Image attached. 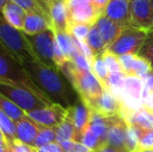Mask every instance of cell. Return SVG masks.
Masks as SVG:
<instances>
[{"mask_svg":"<svg viewBox=\"0 0 153 152\" xmlns=\"http://www.w3.org/2000/svg\"><path fill=\"white\" fill-rule=\"evenodd\" d=\"M93 152H124V151L116 149L114 147L108 146V145H103V146L99 147L98 149H96V150H94Z\"/></svg>","mask_w":153,"mask_h":152,"instance_id":"42","label":"cell"},{"mask_svg":"<svg viewBox=\"0 0 153 152\" xmlns=\"http://www.w3.org/2000/svg\"><path fill=\"white\" fill-rule=\"evenodd\" d=\"M22 65L34 85L51 102L69 108L80 100L61 69L47 67L39 61L23 62Z\"/></svg>","mask_w":153,"mask_h":152,"instance_id":"1","label":"cell"},{"mask_svg":"<svg viewBox=\"0 0 153 152\" xmlns=\"http://www.w3.org/2000/svg\"><path fill=\"white\" fill-rule=\"evenodd\" d=\"M135 54H124L119 56V62L122 71L126 75H132V63Z\"/></svg>","mask_w":153,"mask_h":152,"instance_id":"36","label":"cell"},{"mask_svg":"<svg viewBox=\"0 0 153 152\" xmlns=\"http://www.w3.org/2000/svg\"><path fill=\"white\" fill-rule=\"evenodd\" d=\"M137 128L140 133L139 146L145 149H153V129H145L141 127Z\"/></svg>","mask_w":153,"mask_h":152,"instance_id":"33","label":"cell"},{"mask_svg":"<svg viewBox=\"0 0 153 152\" xmlns=\"http://www.w3.org/2000/svg\"><path fill=\"white\" fill-rule=\"evenodd\" d=\"M151 1V6H152V8H153V0H150Z\"/></svg>","mask_w":153,"mask_h":152,"instance_id":"51","label":"cell"},{"mask_svg":"<svg viewBox=\"0 0 153 152\" xmlns=\"http://www.w3.org/2000/svg\"><path fill=\"white\" fill-rule=\"evenodd\" d=\"M120 116L126 121L127 124L145 129H153V112L144 106L139 110H131L123 105Z\"/></svg>","mask_w":153,"mask_h":152,"instance_id":"14","label":"cell"},{"mask_svg":"<svg viewBox=\"0 0 153 152\" xmlns=\"http://www.w3.org/2000/svg\"><path fill=\"white\" fill-rule=\"evenodd\" d=\"M26 116L32 121L46 127H56L65 120L67 116V108L59 104L52 103L44 108H36L26 113Z\"/></svg>","mask_w":153,"mask_h":152,"instance_id":"8","label":"cell"},{"mask_svg":"<svg viewBox=\"0 0 153 152\" xmlns=\"http://www.w3.org/2000/svg\"><path fill=\"white\" fill-rule=\"evenodd\" d=\"M34 150L36 152H65L62 150L61 144L57 142L50 143V144H47L40 148H34Z\"/></svg>","mask_w":153,"mask_h":152,"instance_id":"39","label":"cell"},{"mask_svg":"<svg viewBox=\"0 0 153 152\" xmlns=\"http://www.w3.org/2000/svg\"><path fill=\"white\" fill-rule=\"evenodd\" d=\"M133 152H153V149H145V148H142V147H137Z\"/></svg>","mask_w":153,"mask_h":152,"instance_id":"46","label":"cell"},{"mask_svg":"<svg viewBox=\"0 0 153 152\" xmlns=\"http://www.w3.org/2000/svg\"><path fill=\"white\" fill-rule=\"evenodd\" d=\"M24 35L27 42L30 45L32 52L34 53L36 59L47 67L59 69L54 59V29L49 28L36 35H27L24 33Z\"/></svg>","mask_w":153,"mask_h":152,"instance_id":"6","label":"cell"},{"mask_svg":"<svg viewBox=\"0 0 153 152\" xmlns=\"http://www.w3.org/2000/svg\"><path fill=\"white\" fill-rule=\"evenodd\" d=\"M66 1H67V0H66Z\"/></svg>","mask_w":153,"mask_h":152,"instance_id":"55","label":"cell"},{"mask_svg":"<svg viewBox=\"0 0 153 152\" xmlns=\"http://www.w3.org/2000/svg\"><path fill=\"white\" fill-rule=\"evenodd\" d=\"M56 142V130L55 127H46L41 125L39 133L36 138L33 148H40L50 143Z\"/></svg>","mask_w":153,"mask_h":152,"instance_id":"27","label":"cell"},{"mask_svg":"<svg viewBox=\"0 0 153 152\" xmlns=\"http://www.w3.org/2000/svg\"><path fill=\"white\" fill-rule=\"evenodd\" d=\"M153 71L151 68V64L144 57L135 54L132 63V75L137 76L140 78H146L149 73Z\"/></svg>","mask_w":153,"mask_h":152,"instance_id":"28","label":"cell"},{"mask_svg":"<svg viewBox=\"0 0 153 152\" xmlns=\"http://www.w3.org/2000/svg\"><path fill=\"white\" fill-rule=\"evenodd\" d=\"M8 147L7 142H3V141H0V152H5L6 149Z\"/></svg>","mask_w":153,"mask_h":152,"instance_id":"45","label":"cell"},{"mask_svg":"<svg viewBox=\"0 0 153 152\" xmlns=\"http://www.w3.org/2000/svg\"><path fill=\"white\" fill-rule=\"evenodd\" d=\"M49 28H53V25L48 14L44 12H27L22 29L23 33L36 35Z\"/></svg>","mask_w":153,"mask_h":152,"instance_id":"15","label":"cell"},{"mask_svg":"<svg viewBox=\"0 0 153 152\" xmlns=\"http://www.w3.org/2000/svg\"><path fill=\"white\" fill-rule=\"evenodd\" d=\"M91 1L92 0H67V6H68V10H71L73 8L78 7V6L90 3Z\"/></svg>","mask_w":153,"mask_h":152,"instance_id":"40","label":"cell"},{"mask_svg":"<svg viewBox=\"0 0 153 152\" xmlns=\"http://www.w3.org/2000/svg\"><path fill=\"white\" fill-rule=\"evenodd\" d=\"M94 24L98 28L99 33H100L101 37H102L107 48L115 42L116 39L119 37L120 33H122L123 28H124L120 24H118L117 22L105 17L103 14L98 17V19H97Z\"/></svg>","mask_w":153,"mask_h":152,"instance_id":"17","label":"cell"},{"mask_svg":"<svg viewBox=\"0 0 153 152\" xmlns=\"http://www.w3.org/2000/svg\"><path fill=\"white\" fill-rule=\"evenodd\" d=\"M149 30H151V31H153V27H151V28L149 29Z\"/></svg>","mask_w":153,"mask_h":152,"instance_id":"52","label":"cell"},{"mask_svg":"<svg viewBox=\"0 0 153 152\" xmlns=\"http://www.w3.org/2000/svg\"><path fill=\"white\" fill-rule=\"evenodd\" d=\"M1 18H2V15H1V14H0V19H1Z\"/></svg>","mask_w":153,"mask_h":152,"instance_id":"53","label":"cell"},{"mask_svg":"<svg viewBox=\"0 0 153 152\" xmlns=\"http://www.w3.org/2000/svg\"><path fill=\"white\" fill-rule=\"evenodd\" d=\"M102 59H103V62H104L105 66H106L109 73L123 72L121 65H120V62H119V56L114 54L113 52H111V51L106 49V50L103 52ZM123 73H124V72H123Z\"/></svg>","mask_w":153,"mask_h":152,"instance_id":"31","label":"cell"},{"mask_svg":"<svg viewBox=\"0 0 153 152\" xmlns=\"http://www.w3.org/2000/svg\"><path fill=\"white\" fill-rule=\"evenodd\" d=\"M59 144L65 152H93V150L77 141H65Z\"/></svg>","mask_w":153,"mask_h":152,"instance_id":"34","label":"cell"},{"mask_svg":"<svg viewBox=\"0 0 153 152\" xmlns=\"http://www.w3.org/2000/svg\"><path fill=\"white\" fill-rule=\"evenodd\" d=\"M140 145L139 128L128 124L126 130V149L128 152H133Z\"/></svg>","mask_w":153,"mask_h":152,"instance_id":"30","label":"cell"},{"mask_svg":"<svg viewBox=\"0 0 153 152\" xmlns=\"http://www.w3.org/2000/svg\"><path fill=\"white\" fill-rule=\"evenodd\" d=\"M144 80V91L143 95H142V102L151 94H153V71L151 73H149L146 78L143 79Z\"/></svg>","mask_w":153,"mask_h":152,"instance_id":"38","label":"cell"},{"mask_svg":"<svg viewBox=\"0 0 153 152\" xmlns=\"http://www.w3.org/2000/svg\"><path fill=\"white\" fill-rule=\"evenodd\" d=\"M137 55L144 57L149 62L153 61V31H147V38L140 49Z\"/></svg>","mask_w":153,"mask_h":152,"instance_id":"32","label":"cell"},{"mask_svg":"<svg viewBox=\"0 0 153 152\" xmlns=\"http://www.w3.org/2000/svg\"><path fill=\"white\" fill-rule=\"evenodd\" d=\"M92 25L93 24H88V23H70L68 33L76 40L85 41Z\"/></svg>","mask_w":153,"mask_h":152,"instance_id":"29","label":"cell"},{"mask_svg":"<svg viewBox=\"0 0 153 152\" xmlns=\"http://www.w3.org/2000/svg\"><path fill=\"white\" fill-rule=\"evenodd\" d=\"M143 106L149 110H153V94L148 96L145 100L143 101Z\"/></svg>","mask_w":153,"mask_h":152,"instance_id":"43","label":"cell"},{"mask_svg":"<svg viewBox=\"0 0 153 152\" xmlns=\"http://www.w3.org/2000/svg\"><path fill=\"white\" fill-rule=\"evenodd\" d=\"M0 94L8 98L25 113L53 103L47 98L38 95L33 90H31L24 83L1 77H0Z\"/></svg>","mask_w":153,"mask_h":152,"instance_id":"2","label":"cell"},{"mask_svg":"<svg viewBox=\"0 0 153 152\" xmlns=\"http://www.w3.org/2000/svg\"><path fill=\"white\" fill-rule=\"evenodd\" d=\"M127 126H128V124L120 115L108 117L106 145L124 152H128L126 149Z\"/></svg>","mask_w":153,"mask_h":152,"instance_id":"10","label":"cell"},{"mask_svg":"<svg viewBox=\"0 0 153 152\" xmlns=\"http://www.w3.org/2000/svg\"><path fill=\"white\" fill-rule=\"evenodd\" d=\"M0 77L24 83L31 90H33L38 95L47 98L31 81L23 68L22 63L18 59H16V56L10 51H8L1 42H0Z\"/></svg>","mask_w":153,"mask_h":152,"instance_id":"5","label":"cell"},{"mask_svg":"<svg viewBox=\"0 0 153 152\" xmlns=\"http://www.w3.org/2000/svg\"><path fill=\"white\" fill-rule=\"evenodd\" d=\"M151 112H153V110H151Z\"/></svg>","mask_w":153,"mask_h":152,"instance_id":"54","label":"cell"},{"mask_svg":"<svg viewBox=\"0 0 153 152\" xmlns=\"http://www.w3.org/2000/svg\"><path fill=\"white\" fill-rule=\"evenodd\" d=\"M85 43L89 46V48L91 49L94 56H96V55H102L103 52L107 49L104 41H103L98 28H97L95 24L92 25L89 35H88L87 39H85Z\"/></svg>","mask_w":153,"mask_h":152,"instance_id":"21","label":"cell"},{"mask_svg":"<svg viewBox=\"0 0 153 152\" xmlns=\"http://www.w3.org/2000/svg\"><path fill=\"white\" fill-rule=\"evenodd\" d=\"M0 42L21 63L38 61L23 30L8 25L3 20V17L0 19Z\"/></svg>","mask_w":153,"mask_h":152,"instance_id":"4","label":"cell"},{"mask_svg":"<svg viewBox=\"0 0 153 152\" xmlns=\"http://www.w3.org/2000/svg\"><path fill=\"white\" fill-rule=\"evenodd\" d=\"M8 0H0V14L2 13V10H3V7L5 6V4L7 3Z\"/></svg>","mask_w":153,"mask_h":152,"instance_id":"47","label":"cell"},{"mask_svg":"<svg viewBox=\"0 0 153 152\" xmlns=\"http://www.w3.org/2000/svg\"><path fill=\"white\" fill-rule=\"evenodd\" d=\"M56 130V142L62 143L65 141H76L77 139V131L73 124L72 120L66 116L65 120L55 127Z\"/></svg>","mask_w":153,"mask_h":152,"instance_id":"22","label":"cell"},{"mask_svg":"<svg viewBox=\"0 0 153 152\" xmlns=\"http://www.w3.org/2000/svg\"><path fill=\"white\" fill-rule=\"evenodd\" d=\"M102 15L93 5L92 1L85 5L69 10V21L70 23H88L94 24L98 17Z\"/></svg>","mask_w":153,"mask_h":152,"instance_id":"20","label":"cell"},{"mask_svg":"<svg viewBox=\"0 0 153 152\" xmlns=\"http://www.w3.org/2000/svg\"><path fill=\"white\" fill-rule=\"evenodd\" d=\"M0 129L8 144L16 139V122L10 117H8L7 114L1 108H0Z\"/></svg>","mask_w":153,"mask_h":152,"instance_id":"25","label":"cell"},{"mask_svg":"<svg viewBox=\"0 0 153 152\" xmlns=\"http://www.w3.org/2000/svg\"><path fill=\"white\" fill-rule=\"evenodd\" d=\"M147 38V30L134 26L124 27L120 36L107 48L117 56L124 54H137Z\"/></svg>","mask_w":153,"mask_h":152,"instance_id":"7","label":"cell"},{"mask_svg":"<svg viewBox=\"0 0 153 152\" xmlns=\"http://www.w3.org/2000/svg\"><path fill=\"white\" fill-rule=\"evenodd\" d=\"M67 116L72 120L73 124L76 128L77 141L79 136L89 125L90 119H91V108L80 99L76 104L67 108Z\"/></svg>","mask_w":153,"mask_h":152,"instance_id":"16","label":"cell"},{"mask_svg":"<svg viewBox=\"0 0 153 152\" xmlns=\"http://www.w3.org/2000/svg\"><path fill=\"white\" fill-rule=\"evenodd\" d=\"M102 14L123 27L132 26L130 0H109Z\"/></svg>","mask_w":153,"mask_h":152,"instance_id":"12","label":"cell"},{"mask_svg":"<svg viewBox=\"0 0 153 152\" xmlns=\"http://www.w3.org/2000/svg\"><path fill=\"white\" fill-rule=\"evenodd\" d=\"M87 105L93 112L98 113L104 117H111L121 114L123 103L117 96L104 90L101 95L91 100Z\"/></svg>","mask_w":153,"mask_h":152,"instance_id":"9","label":"cell"},{"mask_svg":"<svg viewBox=\"0 0 153 152\" xmlns=\"http://www.w3.org/2000/svg\"><path fill=\"white\" fill-rule=\"evenodd\" d=\"M132 26L149 30L153 27V8L150 0H130Z\"/></svg>","mask_w":153,"mask_h":152,"instance_id":"11","label":"cell"},{"mask_svg":"<svg viewBox=\"0 0 153 152\" xmlns=\"http://www.w3.org/2000/svg\"><path fill=\"white\" fill-rule=\"evenodd\" d=\"M36 1L38 2V3L40 4L41 7H42L43 10L48 14V3H49L50 0H36Z\"/></svg>","mask_w":153,"mask_h":152,"instance_id":"44","label":"cell"},{"mask_svg":"<svg viewBox=\"0 0 153 152\" xmlns=\"http://www.w3.org/2000/svg\"><path fill=\"white\" fill-rule=\"evenodd\" d=\"M8 145L10 146L13 152H36L33 147L21 142L18 139H15V140L13 141L12 143H10Z\"/></svg>","mask_w":153,"mask_h":152,"instance_id":"37","label":"cell"},{"mask_svg":"<svg viewBox=\"0 0 153 152\" xmlns=\"http://www.w3.org/2000/svg\"><path fill=\"white\" fill-rule=\"evenodd\" d=\"M40 127V124L36 123L26 116L23 119L16 122V139L33 147Z\"/></svg>","mask_w":153,"mask_h":152,"instance_id":"18","label":"cell"},{"mask_svg":"<svg viewBox=\"0 0 153 152\" xmlns=\"http://www.w3.org/2000/svg\"><path fill=\"white\" fill-rule=\"evenodd\" d=\"M10 1L15 2L18 5H20L23 10H25L26 12H44L46 13L42 7L40 6V4L36 1V0H10ZM47 14V13H46Z\"/></svg>","mask_w":153,"mask_h":152,"instance_id":"35","label":"cell"},{"mask_svg":"<svg viewBox=\"0 0 153 152\" xmlns=\"http://www.w3.org/2000/svg\"><path fill=\"white\" fill-rule=\"evenodd\" d=\"M55 40L59 44V48L62 49V53L67 57L68 61H71L73 50L75 48V42L72 36L67 31H55Z\"/></svg>","mask_w":153,"mask_h":152,"instance_id":"24","label":"cell"},{"mask_svg":"<svg viewBox=\"0 0 153 152\" xmlns=\"http://www.w3.org/2000/svg\"><path fill=\"white\" fill-rule=\"evenodd\" d=\"M150 64H151V68H152V70H153V61L150 62Z\"/></svg>","mask_w":153,"mask_h":152,"instance_id":"50","label":"cell"},{"mask_svg":"<svg viewBox=\"0 0 153 152\" xmlns=\"http://www.w3.org/2000/svg\"><path fill=\"white\" fill-rule=\"evenodd\" d=\"M0 108L3 112H5L8 117L12 118L15 122L26 117V113L24 110H21L18 105H16L14 102L10 101L8 98H6L2 94H0Z\"/></svg>","mask_w":153,"mask_h":152,"instance_id":"26","label":"cell"},{"mask_svg":"<svg viewBox=\"0 0 153 152\" xmlns=\"http://www.w3.org/2000/svg\"><path fill=\"white\" fill-rule=\"evenodd\" d=\"M108 1L109 0H92V3H93V5L97 8V10L102 14L103 10H104V8L106 7Z\"/></svg>","mask_w":153,"mask_h":152,"instance_id":"41","label":"cell"},{"mask_svg":"<svg viewBox=\"0 0 153 152\" xmlns=\"http://www.w3.org/2000/svg\"><path fill=\"white\" fill-rule=\"evenodd\" d=\"M48 15L55 31L68 33L70 21L66 0H50L48 3Z\"/></svg>","mask_w":153,"mask_h":152,"instance_id":"13","label":"cell"},{"mask_svg":"<svg viewBox=\"0 0 153 152\" xmlns=\"http://www.w3.org/2000/svg\"><path fill=\"white\" fill-rule=\"evenodd\" d=\"M0 141H3V142H7V141H6V139H5V136H4L3 133H2L1 129H0Z\"/></svg>","mask_w":153,"mask_h":152,"instance_id":"48","label":"cell"},{"mask_svg":"<svg viewBox=\"0 0 153 152\" xmlns=\"http://www.w3.org/2000/svg\"><path fill=\"white\" fill-rule=\"evenodd\" d=\"M61 70L85 104L104 92V87L92 71L78 69L71 61L67 62Z\"/></svg>","mask_w":153,"mask_h":152,"instance_id":"3","label":"cell"},{"mask_svg":"<svg viewBox=\"0 0 153 152\" xmlns=\"http://www.w3.org/2000/svg\"><path fill=\"white\" fill-rule=\"evenodd\" d=\"M5 152H13V150H12V148H10V146L8 145V147H7V149H6V151Z\"/></svg>","mask_w":153,"mask_h":152,"instance_id":"49","label":"cell"},{"mask_svg":"<svg viewBox=\"0 0 153 152\" xmlns=\"http://www.w3.org/2000/svg\"><path fill=\"white\" fill-rule=\"evenodd\" d=\"M91 68H92L93 74L100 81V83L104 87V90L107 91V79H108L109 72L107 70L106 66H105L104 62H103L102 55H96V56H94V59H93L91 63Z\"/></svg>","mask_w":153,"mask_h":152,"instance_id":"23","label":"cell"},{"mask_svg":"<svg viewBox=\"0 0 153 152\" xmlns=\"http://www.w3.org/2000/svg\"><path fill=\"white\" fill-rule=\"evenodd\" d=\"M27 12L23 10L20 5H18L15 2L8 0L7 3L2 10V17L3 20L7 23L8 25L15 27L17 29L22 30L23 26H24V21L25 17H26Z\"/></svg>","mask_w":153,"mask_h":152,"instance_id":"19","label":"cell"}]
</instances>
